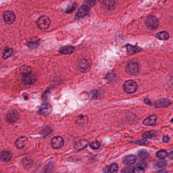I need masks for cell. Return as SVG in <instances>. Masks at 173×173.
<instances>
[{
	"label": "cell",
	"mask_w": 173,
	"mask_h": 173,
	"mask_svg": "<svg viewBox=\"0 0 173 173\" xmlns=\"http://www.w3.org/2000/svg\"><path fill=\"white\" fill-rule=\"evenodd\" d=\"M145 24L147 27L151 30H155L159 25L158 19L154 16H148L145 21Z\"/></svg>",
	"instance_id": "cell-2"
},
{
	"label": "cell",
	"mask_w": 173,
	"mask_h": 173,
	"mask_svg": "<svg viewBox=\"0 0 173 173\" xmlns=\"http://www.w3.org/2000/svg\"><path fill=\"white\" fill-rule=\"evenodd\" d=\"M39 42L38 41H28L27 42V45L31 49H35L38 47Z\"/></svg>",
	"instance_id": "cell-29"
},
{
	"label": "cell",
	"mask_w": 173,
	"mask_h": 173,
	"mask_svg": "<svg viewBox=\"0 0 173 173\" xmlns=\"http://www.w3.org/2000/svg\"><path fill=\"white\" fill-rule=\"evenodd\" d=\"M64 144V140L60 136H55L51 141V146L54 149H60Z\"/></svg>",
	"instance_id": "cell-8"
},
{
	"label": "cell",
	"mask_w": 173,
	"mask_h": 173,
	"mask_svg": "<svg viewBox=\"0 0 173 173\" xmlns=\"http://www.w3.org/2000/svg\"><path fill=\"white\" fill-rule=\"evenodd\" d=\"M20 72L23 76L29 75L32 72L31 67L28 66H24L20 69Z\"/></svg>",
	"instance_id": "cell-24"
},
{
	"label": "cell",
	"mask_w": 173,
	"mask_h": 173,
	"mask_svg": "<svg viewBox=\"0 0 173 173\" xmlns=\"http://www.w3.org/2000/svg\"><path fill=\"white\" fill-rule=\"evenodd\" d=\"M138 156L140 159H142V160H146V159H148L149 156V153L146 150L142 149L139 152Z\"/></svg>",
	"instance_id": "cell-25"
},
{
	"label": "cell",
	"mask_w": 173,
	"mask_h": 173,
	"mask_svg": "<svg viewBox=\"0 0 173 173\" xmlns=\"http://www.w3.org/2000/svg\"><path fill=\"white\" fill-rule=\"evenodd\" d=\"M19 114L17 111L15 110L10 111L7 114L6 120L9 123H13L19 119Z\"/></svg>",
	"instance_id": "cell-6"
},
{
	"label": "cell",
	"mask_w": 173,
	"mask_h": 173,
	"mask_svg": "<svg viewBox=\"0 0 173 173\" xmlns=\"http://www.w3.org/2000/svg\"><path fill=\"white\" fill-rule=\"evenodd\" d=\"M90 7L87 4H83V5L79 8L77 14H76L75 19H78L84 17L87 15H88L90 13Z\"/></svg>",
	"instance_id": "cell-5"
},
{
	"label": "cell",
	"mask_w": 173,
	"mask_h": 173,
	"mask_svg": "<svg viewBox=\"0 0 173 173\" xmlns=\"http://www.w3.org/2000/svg\"><path fill=\"white\" fill-rule=\"evenodd\" d=\"M169 34L166 31H161L156 34L157 38L161 40H167L169 38Z\"/></svg>",
	"instance_id": "cell-22"
},
{
	"label": "cell",
	"mask_w": 173,
	"mask_h": 173,
	"mask_svg": "<svg viewBox=\"0 0 173 173\" xmlns=\"http://www.w3.org/2000/svg\"><path fill=\"white\" fill-rule=\"evenodd\" d=\"M91 63L88 61V60L83 59L81 60L80 62L79 63V69L82 72L88 71L90 67Z\"/></svg>",
	"instance_id": "cell-11"
},
{
	"label": "cell",
	"mask_w": 173,
	"mask_h": 173,
	"mask_svg": "<svg viewBox=\"0 0 173 173\" xmlns=\"http://www.w3.org/2000/svg\"><path fill=\"white\" fill-rule=\"evenodd\" d=\"M168 140H169V138H168V136L167 135H165L162 138V141L163 142H165V143H167V142H168Z\"/></svg>",
	"instance_id": "cell-37"
},
{
	"label": "cell",
	"mask_w": 173,
	"mask_h": 173,
	"mask_svg": "<svg viewBox=\"0 0 173 173\" xmlns=\"http://www.w3.org/2000/svg\"><path fill=\"white\" fill-rule=\"evenodd\" d=\"M114 78H115V74L113 72H111V73H109L107 75V76H106V78L109 82L112 81L114 79Z\"/></svg>",
	"instance_id": "cell-33"
},
{
	"label": "cell",
	"mask_w": 173,
	"mask_h": 173,
	"mask_svg": "<svg viewBox=\"0 0 173 173\" xmlns=\"http://www.w3.org/2000/svg\"><path fill=\"white\" fill-rule=\"evenodd\" d=\"M13 54V50L11 48H9L5 51V52L3 55V58L4 59H6L12 56Z\"/></svg>",
	"instance_id": "cell-31"
},
{
	"label": "cell",
	"mask_w": 173,
	"mask_h": 173,
	"mask_svg": "<svg viewBox=\"0 0 173 173\" xmlns=\"http://www.w3.org/2000/svg\"><path fill=\"white\" fill-rule=\"evenodd\" d=\"M90 146L93 149H97L100 146V143L98 141H94L90 144Z\"/></svg>",
	"instance_id": "cell-32"
},
{
	"label": "cell",
	"mask_w": 173,
	"mask_h": 173,
	"mask_svg": "<svg viewBox=\"0 0 173 173\" xmlns=\"http://www.w3.org/2000/svg\"><path fill=\"white\" fill-rule=\"evenodd\" d=\"M167 161L164 159H159L155 162L154 167L157 168H162L163 167H165V165H167Z\"/></svg>",
	"instance_id": "cell-27"
},
{
	"label": "cell",
	"mask_w": 173,
	"mask_h": 173,
	"mask_svg": "<svg viewBox=\"0 0 173 173\" xmlns=\"http://www.w3.org/2000/svg\"><path fill=\"white\" fill-rule=\"evenodd\" d=\"M15 15L12 11H7L4 13V21L6 24H13L15 20Z\"/></svg>",
	"instance_id": "cell-9"
},
{
	"label": "cell",
	"mask_w": 173,
	"mask_h": 173,
	"mask_svg": "<svg viewBox=\"0 0 173 173\" xmlns=\"http://www.w3.org/2000/svg\"><path fill=\"white\" fill-rule=\"evenodd\" d=\"M51 24V20L46 16H42L40 17L37 21V26L41 30H46Z\"/></svg>",
	"instance_id": "cell-3"
},
{
	"label": "cell",
	"mask_w": 173,
	"mask_h": 173,
	"mask_svg": "<svg viewBox=\"0 0 173 173\" xmlns=\"http://www.w3.org/2000/svg\"><path fill=\"white\" fill-rule=\"evenodd\" d=\"M156 155L157 158H159L160 159H164L168 156V152L165 150H161L157 151Z\"/></svg>",
	"instance_id": "cell-28"
},
{
	"label": "cell",
	"mask_w": 173,
	"mask_h": 173,
	"mask_svg": "<svg viewBox=\"0 0 173 173\" xmlns=\"http://www.w3.org/2000/svg\"><path fill=\"white\" fill-rule=\"evenodd\" d=\"M108 166L104 168V171L105 173H108Z\"/></svg>",
	"instance_id": "cell-39"
},
{
	"label": "cell",
	"mask_w": 173,
	"mask_h": 173,
	"mask_svg": "<svg viewBox=\"0 0 173 173\" xmlns=\"http://www.w3.org/2000/svg\"><path fill=\"white\" fill-rule=\"evenodd\" d=\"M52 106L49 103H44L41 105L38 109V113L43 115H49L52 112Z\"/></svg>",
	"instance_id": "cell-7"
},
{
	"label": "cell",
	"mask_w": 173,
	"mask_h": 173,
	"mask_svg": "<svg viewBox=\"0 0 173 173\" xmlns=\"http://www.w3.org/2000/svg\"><path fill=\"white\" fill-rule=\"evenodd\" d=\"M157 132L156 131H150L146 132L142 134V137L145 139H151L157 136Z\"/></svg>",
	"instance_id": "cell-21"
},
{
	"label": "cell",
	"mask_w": 173,
	"mask_h": 173,
	"mask_svg": "<svg viewBox=\"0 0 173 173\" xmlns=\"http://www.w3.org/2000/svg\"><path fill=\"white\" fill-rule=\"evenodd\" d=\"M28 142V139L26 137H20L18 138L15 141V146L18 149H22L25 146Z\"/></svg>",
	"instance_id": "cell-13"
},
{
	"label": "cell",
	"mask_w": 173,
	"mask_h": 173,
	"mask_svg": "<svg viewBox=\"0 0 173 173\" xmlns=\"http://www.w3.org/2000/svg\"><path fill=\"white\" fill-rule=\"evenodd\" d=\"M132 143L138 144H140V145H147V144H148V141L147 140H145L137 141H135V142H132Z\"/></svg>",
	"instance_id": "cell-35"
},
{
	"label": "cell",
	"mask_w": 173,
	"mask_h": 173,
	"mask_svg": "<svg viewBox=\"0 0 173 173\" xmlns=\"http://www.w3.org/2000/svg\"><path fill=\"white\" fill-rule=\"evenodd\" d=\"M124 92L128 94H133L136 92L138 89L137 83L132 80H129L126 82L123 85Z\"/></svg>",
	"instance_id": "cell-1"
},
{
	"label": "cell",
	"mask_w": 173,
	"mask_h": 173,
	"mask_svg": "<svg viewBox=\"0 0 173 173\" xmlns=\"http://www.w3.org/2000/svg\"><path fill=\"white\" fill-rule=\"evenodd\" d=\"M103 4L104 7L108 10H112L115 8L116 5L115 0H103Z\"/></svg>",
	"instance_id": "cell-15"
},
{
	"label": "cell",
	"mask_w": 173,
	"mask_h": 173,
	"mask_svg": "<svg viewBox=\"0 0 173 173\" xmlns=\"http://www.w3.org/2000/svg\"><path fill=\"white\" fill-rule=\"evenodd\" d=\"M135 168L132 165H129L123 168L121 171V173H134Z\"/></svg>",
	"instance_id": "cell-30"
},
{
	"label": "cell",
	"mask_w": 173,
	"mask_h": 173,
	"mask_svg": "<svg viewBox=\"0 0 173 173\" xmlns=\"http://www.w3.org/2000/svg\"><path fill=\"white\" fill-rule=\"evenodd\" d=\"M171 104L170 100L166 99H162L156 101L155 106L156 108L163 107L170 105Z\"/></svg>",
	"instance_id": "cell-16"
},
{
	"label": "cell",
	"mask_w": 173,
	"mask_h": 173,
	"mask_svg": "<svg viewBox=\"0 0 173 173\" xmlns=\"http://www.w3.org/2000/svg\"><path fill=\"white\" fill-rule=\"evenodd\" d=\"M88 142L85 140H81L76 142L75 144V148L77 150H80L85 148L88 145Z\"/></svg>",
	"instance_id": "cell-19"
},
{
	"label": "cell",
	"mask_w": 173,
	"mask_h": 173,
	"mask_svg": "<svg viewBox=\"0 0 173 173\" xmlns=\"http://www.w3.org/2000/svg\"><path fill=\"white\" fill-rule=\"evenodd\" d=\"M156 116L155 115H151L149 117L145 119L143 123L145 126H154L156 125Z\"/></svg>",
	"instance_id": "cell-17"
},
{
	"label": "cell",
	"mask_w": 173,
	"mask_h": 173,
	"mask_svg": "<svg viewBox=\"0 0 173 173\" xmlns=\"http://www.w3.org/2000/svg\"><path fill=\"white\" fill-rule=\"evenodd\" d=\"M137 161V157L133 155H129L125 156L123 159V164L126 165H130L134 164Z\"/></svg>",
	"instance_id": "cell-12"
},
{
	"label": "cell",
	"mask_w": 173,
	"mask_h": 173,
	"mask_svg": "<svg viewBox=\"0 0 173 173\" xmlns=\"http://www.w3.org/2000/svg\"><path fill=\"white\" fill-rule=\"evenodd\" d=\"M75 51V49L74 47L68 46H64L61 47L59 50L60 53L63 54H70L74 52Z\"/></svg>",
	"instance_id": "cell-18"
},
{
	"label": "cell",
	"mask_w": 173,
	"mask_h": 173,
	"mask_svg": "<svg viewBox=\"0 0 173 173\" xmlns=\"http://www.w3.org/2000/svg\"><path fill=\"white\" fill-rule=\"evenodd\" d=\"M12 155L8 151H2L0 153V159L4 162H8L12 159Z\"/></svg>",
	"instance_id": "cell-14"
},
{
	"label": "cell",
	"mask_w": 173,
	"mask_h": 173,
	"mask_svg": "<svg viewBox=\"0 0 173 173\" xmlns=\"http://www.w3.org/2000/svg\"><path fill=\"white\" fill-rule=\"evenodd\" d=\"M0 173H1V171H0Z\"/></svg>",
	"instance_id": "cell-40"
},
{
	"label": "cell",
	"mask_w": 173,
	"mask_h": 173,
	"mask_svg": "<svg viewBox=\"0 0 173 173\" xmlns=\"http://www.w3.org/2000/svg\"><path fill=\"white\" fill-rule=\"evenodd\" d=\"M37 79V78L36 76L31 72L29 75H27L25 76H23L22 82L25 85H30L34 84L36 82Z\"/></svg>",
	"instance_id": "cell-10"
},
{
	"label": "cell",
	"mask_w": 173,
	"mask_h": 173,
	"mask_svg": "<svg viewBox=\"0 0 173 173\" xmlns=\"http://www.w3.org/2000/svg\"><path fill=\"white\" fill-rule=\"evenodd\" d=\"M119 171V166L116 163H112L108 167L109 173H117Z\"/></svg>",
	"instance_id": "cell-23"
},
{
	"label": "cell",
	"mask_w": 173,
	"mask_h": 173,
	"mask_svg": "<svg viewBox=\"0 0 173 173\" xmlns=\"http://www.w3.org/2000/svg\"><path fill=\"white\" fill-rule=\"evenodd\" d=\"M87 121L88 120L86 117L84 115H79L76 120V123L79 125H83L84 123H86Z\"/></svg>",
	"instance_id": "cell-26"
},
{
	"label": "cell",
	"mask_w": 173,
	"mask_h": 173,
	"mask_svg": "<svg viewBox=\"0 0 173 173\" xmlns=\"http://www.w3.org/2000/svg\"><path fill=\"white\" fill-rule=\"evenodd\" d=\"M76 7H77V5H76V4H74V5H73L71 8L67 10L66 12L68 13L72 12V11H74V10L76 8Z\"/></svg>",
	"instance_id": "cell-36"
},
{
	"label": "cell",
	"mask_w": 173,
	"mask_h": 173,
	"mask_svg": "<svg viewBox=\"0 0 173 173\" xmlns=\"http://www.w3.org/2000/svg\"><path fill=\"white\" fill-rule=\"evenodd\" d=\"M127 52L129 55L134 54L135 53H138L141 50V49L139 47L134 46L128 45L126 46Z\"/></svg>",
	"instance_id": "cell-20"
},
{
	"label": "cell",
	"mask_w": 173,
	"mask_h": 173,
	"mask_svg": "<svg viewBox=\"0 0 173 173\" xmlns=\"http://www.w3.org/2000/svg\"><path fill=\"white\" fill-rule=\"evenodd\" d=\"M145 170L143 167H139L136 168H135L134 173H144Z\"/></svg>",
	"instance_id": "cell-34"
},
{
	"label": "cell",
	"mask_w": 173,
	"mask_h": 173,
	"mask_svg": "<svg viewBox=\"0 0 173 173\" xmlns=\"http://www.w3.org/2000/svg\"><path fill=\"white\" fill-rule=\"evenodd\" d=\"M144 102H145V103H146V104H147L151 105V101H150V100H149V99H144Z\"/></svg>",
	"instance_id": "cell-38"
},
{
	"label": "cell",
	"mask_w": 173,
	"mask_h": 173,
	"mask_svg": "<svg viewBox=\"0 0 173 173\" xmlns=\"http://www.w3.org/2000/svg\"><path fill=\"white\" fill-rule=\"evenodd\" d=\"M139 70H140L139 66L135 62H130L126 66V71L129 75H136L138 73Z\"/></svg>",
	"instance_id": "cell-4"
}]
</instances>
